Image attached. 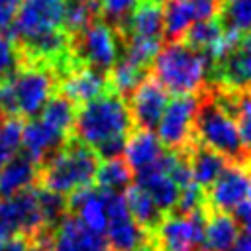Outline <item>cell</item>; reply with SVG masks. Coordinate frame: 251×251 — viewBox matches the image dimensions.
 Segmentation results:
<instances>
[{
	"instance_id": "ac0fdd59",
	"label": "cell",
	"mask_w": 251,
	"mask_h": 251,
	"mask_svg": "<svg viewBox=\"0 0 251 251\" xmlns=\"http://www.w3.org/2000/svg\"><path fill=\"white\" fill-rule=\"evenodd\" d=\"M241 233V226L229 212H220L204 204L202 251H229Z\"/></svg>"
},
{
	"instance_id": "8d00e7d4",
	"label": "cell",
	"mask_w": 251,
	"mask_h": 251,
	"mask_svg": "<svg viewBox=\"0 0 251 251\" xmlns=\"http://www.w3.org/2000/svg\"><path fill=\"white\" fill-rule=\"evenodd\" d=\"M20 6H22V0H0V33L12 27Z\"/></svg>"
},
{
	"instance_id": "ee69618b",
	"label": "cell",
	"mask_w": 251,
	"mask_h": 251,
	"mask_svg": "<svg viewBox=\"0 0 251 251\" xmlns=\"http://www.w3.org/2000/svg\"><path fill=\"white\" fill-rule=\"evenodd\" d=\"M155 2H163V0H155Z\"/></svg>"
},
{
	"instance_id": "1f68e13d",
	"label": "cell",
	"mask_w": 251,
	"mask_h": 251,
	"mask_svg": "<svg viewBox=\"0 0 251 251\" xmlns=\"http://www.w3.org/2000/svg\"><path fill=\"white\" fill-rule=\"evenodd\" d=\"M220 22L224 29L245 33L251 29V0H222Z\"/></svg>"
},
{
	"instance_id": "83f0119b",
	"label": "cell",
	"mask_w": 251,
	"mask_h": 251,
	"mask_svg": "<svg viewBox=\"0 0 251 251\" xmlns=\"http://www.w3.org/2000/svg\"><path fill=\"white\" fill-rule=\"evenodd\" d=\"M133 180V173L129 165L122 157L114 159H102L96 171V186L106 190V192H120L126 190Z\"/></svg>"
},
{
	"instance_id": "d6986e66",
	"label": "cell",
	"mask_w": 251,
	"mask_h": 251,
	"mask_svg": "<svg viewBox=\"0 0 251 251\" xmlns=\"http://www.w3.org/2000/svg\"><path fill=\"white\" fill-rule=\"evenodd\" d=\"M69 210L75 212V216L84 222L92 231L104 235L108 226V202H106V190L102 188H80L75 194L69 196Z\"/></svg>"
},
{
	"instance_id": "5bb4252c",
	"label": "cell",
	"mask_w": 251,
	"mask_h": 251,
	"mask_svg": "<svg viewBox=\"0 0 251 251\" xmlns=\"http://www.w3.org/2000/svg\"><path fill=\"white\" fill-rule=\"evenodd\" d=\"M210 84L222 88L251 86V29L241 33L235 47L212 67Z\"/></svg>"
},
{
	"instance_id": "7bdbcfd3",
	"label": "cell",
	"mask_w": 251,
	"mask_h": 251,
	"mask_svg": "<svg viewBox=\"0 0 251 251\" xmlns=\"http://www.w3.org/2000/svg\"><path fill=\"white\" fill-rule=\"evenodd\" d=\"M86 2H92V4H96V2H98V0H86Z\"/></svg>"
},
{
	"instance_id": "52a82bcc",
	"label": "cell",
	"mask_w": 251,
	"mask_h": 251,
	"mask_svg": "<svg viewBox=\"0 0 251 251\" xmlns=\"http://www.w3.org/2000/svg\"><path fill=\"white\" fill-rule=\"evenodd\" d=\"M149 241L157 251H202L204 206L190 214H165L149 231Z\"/></svg>"
},
{
	"instance_id": "6da1fadb",
	"label": "cell",
	"mask_w": 251,
	"mask_h": 251,
	"mask_svg": "<svg viewBox=\"0 0 251 251\" xmlns=\"http://www.w3.org/2000/svg\"><path fill=\"white\" fill-rule=\"evenodd\" d=\"M133 129L129 104L114 90H106L76 106L73 137L92 147L100 159L122 157L126 141Z\"/></svg>"
},
{
	"instance_id": "3957f363",
	"label": "cell",
	"mask_w": 251,
	"mask_h": 251,
	"mask_svg": "<svg viewBox=\"0 0 251 251\" xmlns=\"http://www.w3.org/2000/svg\"><path fill=\"white\" fill-rule=\"evenodd\" d=\"M100 157L92 147L69 137L49 159L39 167V184L63 196H71L80 188L94 184Z\"/></svg>"
},
{
	"instance_id": "8992f818",
	"label": "cell",
	"mask_w": 251,
	"mask_h": 251,
	"mask_svg": "<svg viewBox=\"0 0 251 251\" xmlns=\"http://www.w3.org/2000/svg\"><path fill=\"white\" fill-rule=\"evenodd\" d=\"M122 55L120 33L104 20L90 22L82 31L71 35V57L100 73H110Z\"/></svg>"
},
{
	"instance_id": "44dd1931",
	"label": "cell",
	"mask_w": 251,
	"mask_h": 251,
	"mask_svg": "<svg viewBox=\"0 0 251 251\" xmlns=\"http://www.w3.org/2000/svg\"><path fill=\"white\" fill-rule=\"evenodd\" d=\"M133 180H135V184H139L153 198V202L159 206V210L163 214H169L176 208V202H178V196H180V186L161 167V159L155 167H151L143 173H137Z\"/></svg>"
},
{
	"instance_id": "d6a6232c",
	"label": "cell",
	"mask_w": 251,
	"mask_h": 251,
	"mask_svg": "<svg viewBox=\"0 0 251 251\" xmlns=\"http://www.w3.org/2000/svg\"><path fill=\"white\" fill-rule=\"evenodd\" d=\"M96 4L86 0H67L63 10V29L69 35L82 31L90 22L96 20Z\"/></svg>"
},
{
	"instance_id": "9a60e30c",
	"label": "cell",
	"mask_w": 251,
	"mask_h": 251,
	"mask_svg": "<svg viewBox=\"0 0 251 251\" xmlns=\"http://www.w3.org/2000/svg\"><path fill=\"white\" fill-rule=\"evenodd\" d=\"M106 90H110L106 73H100L86 65H78L75 61L59 78V92L69 98L75 106H80L104 94Z\"/></svg>"
},
{
	"instance_id": "8fae6325",
	"label": "cell",
	"mask_w": 251,
	"mask_h": 251,
	"mask_svg": "<svg viewBox=\"0 0 251 251\" xmlns=\"http://www.w3.org/2000/svg\"><path fill=\"white\" fill-rule=\"evenodd\" d=\"M108 226L104 231L106 243L112 251H135L147 243L149 233L131 218L122 192H106Z\"/></svg>"
},
{
	"instance_id": "cb8c5ba5",
	"label": "cell",
	"mask_w": 251,
	"mask_h": 251,
	"mask_svg": "<svg viewBox=\"0 0 251 251\" xmlns=\"http://www.w3.org/2000/svg\"><path fill=\"white\" fill-rule=\"evenodd\" d=\"M120 37H145L163 39V6L155 0H141L133 14L127 18L124 27L118 31Z\"/></svg>"
},
{
	"instance_id": "9c48e42d",
	"label": "cell",
	"mask_w": 251,
	"mask_h": 251,
	"mask_svg": "<svg viewBox=\"0 0 251 251\" xmlns=\"http://www.w3.org/2000/svg\"><path fill=\"white\" fill-rule=\"evenodd\" d=\"M65 0H22L18 16L10 27V37L22 45L35 37L63 29Z\"/></svg>"
},
{
	"instance_id": "4fadbf2b",
	"label": "cell",
	"mask_w": 251,
	"mask_h": 251,
	"mask_svg": "<svg viewBox=\"0 0 251 251\" xmlns=\"http://www.w3.org/2000/svg\"><path fill=\"white\" fill-rule=\"evenodd\" d=\"M167 102H169V92L153 75H147L129 94L127 104L133 118V126L137 129H149V131L157 129L159 120L167 108Z\"/></svg>"
},
{
	"instance_id": "30bf717a",
	"label": "cell",
	"mask_w": 251,
	"mask_h": 251,
	"mask_svg": "<svg viewBox=\"0 0 251 251\" xmlns=\"http://www.w3.org/2000/svg\"><path fill=\"white\" fill-rule=\"evenodd\" d=\"M198 94H178L167 102L157 126V137L171 151H182L192 141Z\"/></svg>"
},
{
	"instance_id": "5b68a950",
	"label": "cell",
	"mask_w": 251,
	"mask_h": 251,
	"mask_svg": "<svg viewBox=\"0 0 251 251\" xmlns=\"http://www.w3.org/2000/svg\"><path fill=\"white\" fill-rule=\"evenodd\" d=\"M151 69L163 88L175 96L198 94L206 88V78L210 76V63L206 55L192 49L182 39L161 45Z\"/></svg>"
},
{
	"instance_id": "7402d4cb",
	"label": "cell",
	"mask_w": 251,
	"mask_h": 251,
	"mask_svg": "<svg viewBox=\"0 0 251 251\" xmlns=\"http://www.w3.org/2000/svg\"><path fill=\"white\" fill-rule=\"evenodd\" d=\"M165 147L161 143V139L149 131V129H133L126 141V163L129 165L131 173H143L151 167H155L159 163V159L163 157Z\"/></svg>"
},
{
	"instance_id": "f6af8a7d",
	"label": "cell",
	"mask_w": 251,
	"mask_h": 251,
	"mask_svg": "<svg viewBox=\"0 0 251 251\" xmlns=\"http://www.w3.org/2000/svg\"><path fill=\"white\" fill-rule=\"evenodd\" d=\"M0 116H2V112H0Z\"/></svg>"
},
{
	"instance_id": "277c9868",
	"label": "cell",
	"mask_w": 251,
	"mask_h": 251,
	"mask_svg": "<svg viewBox=\"0 0 251 251\" xmlns=\"http://www.w3.org/2000/svg\"><path fill=\"white\" fill-rule=\"evenodd\" d=\"M59 90V75L53 67L25 63L10 80L0 82V112L16 118H37Z\"/></svg>"
},
{
	"instance_id": "74e56055",
	"label": "cell",
	"mask_w": 251,
	"mask_h": 251,
	"mask_svg": "<svg viewBox=\"0 0 251 251\" xmlns=\"http://www.w3.org/2000/svg\"><path fill=\"white\" fill-rule=\"evenodd\" d=\"M31 237L27 235H10L0 243V251H29Z\"/></svg>"
},
{
	"instance_id": "60d3db41",
	"label": "cell",
	"mask_w": 251,
	"mask_h": 251,
	"mask_svg": "<svg viewBox=\"0 0 251 251\" xmlns=\"http://www.w3.org/2000/svg\"><path fill=\"white\" fill-rule=\"evenodd\" d=\"M135 251H157V249H155V247L151 245V241L147 239V243H143V245H141L139 249H135Z\"/></svg>"
},
{
	"instance_id": "e575fe53",
	"label": "cell",
	"mask_w": 251,
	"mask_h": 251,
	"mask_svg": "<svg viewBox=\"0 0 251 251\" xmlns=\"http://www.w3.org/2000/svg\"><path fill=\"white\" fill-rule=\"evenodd\" d=\"M25 65L20 45L8 35L0 33V82L10 80Z\"/></svg>"
},
{
	"instance_id": "836d02e7",
	"label": "cell",
	"mask_w": 251,
	"mask_h": 251,
	"mask_svg": "<svg viewBox=\"0 0 251 251\" xmlns=\"http://www.w3.org/2000/svg\"><path fill=\"white\" fill-rule=\"evenodd\" d=\"M24 122L16 116H4L0 120V169L18 153L22 145Z\"/></svg>"
},
{
	"instance_id": "ab89813d",
	"label": "cell",
	"mask_w": 251,
	"mask_h": 251,
	"mask_svg": "<svg viewBox=\"0 0 251 251\" xmlns=\"http://www.w3.org/2000/svg\"><path fill=\"white\" fill-rule=\"evenodd\" d=\"M49 239H51L49 233H43V235L33 237V239H31V247H29V251H49Z\"/></svg>"
},
{
	"instance_id": "4dcf8cb0",
	"label": "cell",
	"mask_w": 251,
	"mask_h": 251,
	"mask_svg": "<svg viewBox=\"0 0 251 251\" xmlns=\"http://www.w3.org/2000/svg\"><path fill=\"white\" fill-rule=\"evenodd\" d=\"M147 73L149 71L129 63L126 59H118V63L108 73V86H110V90L122 94L124 98H129V94L147 76Z\"/></svg>"
},
{
	"instance_id": "d4e9b609",
	"label": "cell",
	"mask_w": 251,
	"mask_h": 251,
	"mask_svg": "<svg viewBox=\"0 0 251 251\" xmlns=\"http://www.w3.org/2000/svg\"><path fill=\"white\" fill-rule=\"evenodd\" d=\"M212 86L220 92L222 100L229 108V112L237 124L241 141L251 155V86H243V88H222L216 84H212Z\"/></svg>"
},
{
	"instance_id": "7c38bea8",
	"label": "cell",
	"mask_w": 251,
	"mask_h": 251,
	"mask_svg": "<svg viewBox=\"0 0 251 251\" xmlns=\"http://www.w3.org/2000/svg\"><path fill=\"white\" fill-rule=\"evenodd\" d=\"M249 169L251 167L227 163L222 175L204 190V204L208 208L233 214L247 198Z\"/></svg>"
},
{
	"instance_id": "f1b7e54d",
	"label": "cell",
	"mask_w": 251,
	"mask_h": 251,
	"mask_svg": "<svg viewBox=\"0 0 251 251\" xmlns=\"http://www.w3.org/2000/svg\"><path fill=\"white\" fill-rule=\"evenodd\" d=\"M224 25L220 22V18H212V20H202V22H194L186 33L182 35V41L186 45H190L192 49L208 55L224 37Z\"/></svg>"
},
{
	"instance_id": "7a4b0ae2",
	"label": "cell",
	"mask_w": 251,
	"mask_h": 251,
	"mask_svg": "<svg viewBox=\"0 0 251 251\" xmlns=\"http://www.w3.org/2000/svg\"><path fill=\"white\" fill-rule=\"evenodd\" d=\"M192 139L214 149L229 163L251 167V155L241 141L237 124L220 92L212 84H206V88L198 92Z\"/></svg>"
},
{
	"instance_id": "603a6c76",
	"label": "cell",
	"mask_w": 251,
	"mask_h": 251,
	"mask_svg": "<svg viewBox=\"0 0 251 251\" xmlns=\"http://www.w3.org/2000/svg\"><path fill=\"white\" fill-rule=\"evenodd\" d=\"M39 180V163H35L27 153H16L0 169V198L18 194Z\"/></svg>"
},
{
	"instance_id": "f546056e",
	"label": "cell",
	"mask_w": 251,
	"mask_h": 251,
	"mask_svg": "<svg viewBox=\"0 0 251 251\" xmlns=\"http://www.w3.org/2000/svg\"><path fill=\"white\" fill-rule=\"evenodd\" d=\"M75 116H76V106L65 98L63 94H55L45 108L41 110L39 118L49 124L51 127H55L57 131H61L63 135L71 137L73 135V126H75Z\"/></svg>"
},
{
	"instance_id": "f35d334b",
	"label": "cell",
	"mask_w": 251,
	"mask_h": 251,
	"mask_svg": "<svg viewBox=\"0 0 251 251\" xmlns=\"http://www.w3.org/2000/svg\"><path fill=\"white\" fill-rule=\"evenodd\" d=\"M229 251H251V231L241 229L239 237L235 239V243H233V247Z\"/></svg>"
},
{
	"instance_id": "4316f807",
	"label": "cell",
	"mask_w": 251,
	"mask_h": 251,
	"mask_svg": "<svg viewBox=\"0 0 251 251\" xmlns=\"http://www.w3.org/2000/svg\"><path fill=\"white\" fill-rule=\"evenodd\" d=\"M124 198H126V204H127V210H129L131 218H133L147 233H149V231L161 222V218L165 216V214L159 210V206L153 202V198H151L139 184H135V182L126 188Z\"/></svg>"
},
{
	"instance_id": "ba28073f",
	"label": "cell",
	"mask_w": 251,
	"mask_h": 251,
	"mask_svg": "<svg viewBox=\"0 0 251 251\" xmlns=\"http://www.w3.org/2000/svg\"><path fill=\"white\" fill-rule=\"evenodd\" d=\"M0 227L8 235H27L31 239L43 233L51 235L39 208L37 186L0 198Z\"/></svg>"
},
{
	"instance_id": "b9f144b4",
	"label": "cell",
	"mask_w": 251,
	"mask_h": 251,
	"mask_svg": "<svg viewBox=\"0 0 251 251\" xmlns=\"http://www.w3.org/2000/svg\"><path fill=\"white\" fill-rule=\"evenodd\" d=\"M251 208V169H249V184H247V200H245Z\"/></svg>"
},
{
	"instance_id": "e0dca14e",
	"label": "cell",
	"mask_w": 251,
	"mask_h": 251,
	"mask_svg": "<svg viewBox=\"0 0 251 251\" xmlns=\"http://www.w3.org/2000/svg\"><path fill=\"white\" fill-rule=\"evenodd\" d=\"M67 139H69L67 135H63L61 131H57L55 127H51L49 124H45L39 116L27 120L24 124V131H22V147H24V153H27L35 163H39V167Z\"/></svg>"
},
{
	"instance_id": "484cf974",
	"label": "cell",
	"mask_w": 251,
	"mask_h": 251,
	"mask_svg": "<svg viewBox=\"0 0 251 251\" xmlns=\"http://www.w3.org/2000/svg\"><path fill=\"white\" fill-rule=\"evenodd\" d=\"M163 31L167 41L182 39L186 29L198 22L194 0H163Z\"/></svg>"
},
{
	"instance_id": "2e32d148",
	"label": "cell",
	"mask_w": 251,
	"mask_h": 251,
	"mask_svg": "<svg viewBox=\"0 0 251 251\" xmlns=\"http://www.w3.org/2000/svg\"><path fill=\"white\" fill-rule=\"evenodd\" d=\"M49 251H112L106 237L92 231L75 214H69L53 231Z\"/></svg>"
},
{
	"instance_id": "d590c367",
	"label": "cell",
	"mask_w": 251,
	"mask_h": 251,
	"mask_svg": "<svg viewBox=\"0 0 251 251\" xmlns=\"http://www.w3.org/2000/svg\"><path fill=\"white\" fill-rule=\"evenodd\" d=\"M139 2L141 0H98V12L106 24L120 31Z\"/></svg>"
},
{
	"instance_id": "ffe728a7",
	"label": "cell",
	"mask_w": 251,
	"mask_h": 251,
	"mask_svg": "<svg viewBox=\"0 0 251 251\" xmlns=\"http://www.w3.org/2000/svg\"><path fill=\"white\" fill-rule=\"evenodd\" d=\"M180 153L186 157V163H188L192 180L200 188H204V190L222 175V171L229 163L226 157H222L214 149H210V147H206V145H202V143H198L194 139Z\"/></svg>"
}]
</instances>
